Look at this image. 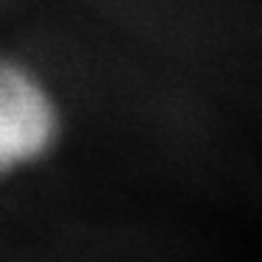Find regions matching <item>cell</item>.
<instances>
[{
	"label": "cell",
	"mask_w": 262,
	"mask_h": 262,
	"mask_svg": "<svg viewBox=\"0 0 262 262\" xmlns=\"http://www.w3.org/2000/svg\"><path fill=\"white\" fill-rule=\"evenodd\" d=\"M64 106L51 78L20 53H0V184L28 176L56 154Z\"/></svg>",
	"instance_id": "cell-1"
}]
</instances>
